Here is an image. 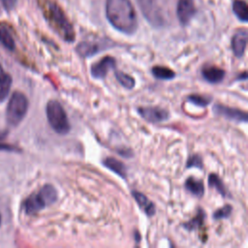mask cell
Segmentation results:
<instances>
[{
  "mask_svg": "<svg viewBox=\"0 0 248 248\" xmlns=\"http://www.w3.org/2000/svg\"><path fill=\"white\" fill-rule=\"evenodd\" d=\"M106 15L110 24L118 31L131 35L138 28V18L130 0H108Z\"/></svg>",
  "mask_w": 248,
  "mask_h": 248,
  "instance_id": "6da1fadb",
  "label": "cell"
},
{
  "mask_svg": "<svg viewBox=\"0 0 248 248\" xmlns=\"http://www.w3.org/2000/svg\"><path fill=\"white\" fill-rule=\"evenodd\" d=\"M49 25L66 42L75 41V30L62 9L52 0H38Z\"/></svg>",
  "mask_w": 248,
  "mask_h": 248,
  "instance_id": "7a4b0ae2",
  "label": "cell"
},
{
  "mask_svg": "<svg viewBox=\"0 0 248 248\" xmlns=\"http://www.w3.org/2000/svg\"><path fill=\"white\" fill-rule=\"evenodd\" d=\"M57 197L56 189L51 184H46L38 192L31 194L24 201L23 209L26 214H36L45 207L54 203Z\"/></svg>",
  "mask_w": 248,
  "mask_h": 248,
  "instance_id": "3957f363",
  "label": "cell"
},
{
  "mask_svg": "<svg viewBox=\"0 0 248 248\" xmlns=\"http://www.w3.org/2000/svg\"><path fill=\"white\" fill-rule=\"evenodd\" d=\"M46 113L50 127L60 135H66L70 131V123L62 105L56 100H50L46 104Z\"/></svg>",
  "mask_w": 248,
  "mask_h": 248,
  "instance_id": "277c9868",
  "label": "cell"
},
{
  "mask_svg": "<svg viewBox=\"0 0 248 248\" xmlns=\"http://www.w3.org/2000/svg\"><path fill=\"white\" fill-rule=\"evenodd\" d=\"M28 109V100L26 96L21 92H15L6 109L7 122L12 126L18 125L24 118Z\"/></svg>",
  "mask_w": 248,
  "mask_h": 248,
  "instance_id": "5b68a950",
  "label": "cell"
},
{
  "mask_svg": "<svg viewBox=\"0 0 248 248\" xmlns=\"http://www.w3.org/2000/svg\"><path fill=\"white\" fill-rule=\"evenodd\" d=\"M109 47V41H84L77 46V52L82 57H90Z\"/></svg>",
  "mask_w": 248,
  "mask_h": 248,
  "instance_id": "8992f818",
  "label": "cell"
},
{
  "mask_svg": "<svg viewBox=\"0 0 248 248\" xmlns=\"http://www.w3.org/2000/svg\"><path fill=\"white\" fill-rule=\"evenodd\" d=\"M138 111L144 120L150 123H160L170 117V112L159 107H140Z\"/></svg>",
  "mask_w": 248,
  "mask_h": 248,
  "instance_id": "52a82bcc",
  "label": "cell"
},
{
  "mask_svg": "<svg viewBox=\"0 0 248 248\" xmlns=\"http://www.w3.org/2000/svg\"><path fill=\"white\" fill-rule=\"evenodd\" d=\"M213 112L216 115L223 116L229 120L244 123L247 122V112L238 108H231L221 104H216L213 106Z\"/></svg>",
  "mask_w": 248,
  "mask_h": 248,
  "instance_id": "ba28073f",
  "label": "cell"
},
{
  "mask_svg": "<svg viewBox=\"0 0 248 248\" xmlns=\"http://www.w3.org/2000/svg\"><path fill=\"white\" fill-rule=\"evenodd\" d=\"M116 61L111 56H105L91 66V75L95 78H104L110 69H115Z\"/></svg>",
  "mask_w": 248,
  "mask_h": 248,
  "instance_id": "9c48e42d",
  "label": "cell"
},
{
  "mask_svg": "<svg viewBox=\"0 0 248 248\" xmlns=\"http://www.w3.org/2000/svg\"><path fill=\"white\" fill-rule=\"evenodd\" d=\"M196 14V8L193 0H178L176 7V15L179 22L186 25Z\"/></svg>",
  "mask_w": 248,
  "mask_h": 248,
  "instance_id": "30bf717a",
  "label": "cell"
},
{
  "mask_svg": "<svg viewBox=\"0 0 248 248\" xmlns=\"http://www.w3.org/2000/svg\"><path fill=\"white\" fill-rule=\"evenodd\" d=\"M247 45V30H238L232 38V49L236 57H241L244 54Z\"/></svg>",
  "mask_w": 248,
  "mask_h": 248,
  "instance_id": "8fae6325",
  "label": "cell"
},
{
  "mask_svg": "<svg viewBox=\"0 0 248 248\" xmlns=\"http://www.w3.org/2000/svg\"><path fill=\"white\" fill-rule=\"evenodd\" d=\"M202 75L206 81L214 84V83H218L224 79L226 72L217 66L206 65L202 68Z\"/></svg>",
  "mask_w": 248,
  "mask_h": 248,
  "instance_id": "7c38bea8",
  "label": "cell"
},
{
  "mask_svg": "<svg viewBox=\"0 0 248 248\" xmlns=\"http://www.w3.org/2000/svg\"><path fill=\"white\" fill-rule=\"evenodd\" d=\"M132 196L134 197L138 205L147 216L152 217L155 214V205L146 196L139 191H132Z\"/></svg>",
  "mask_w": 248,
  "mask_h": 248,
  "instance_id": "4fadbf2b",
  "label": "cell"
},
{
  "mask_svg": "<svg viewBox=\"0 0 248 248\" xmlns=\"http://www.w3.org/2000/svg\"><path fill=\"white\" fill-rule=\"evenodd\" d=\"M103 165L107 168L115 172L121 178L125 179L127 177V168L126 166L120 162L119 160L113 157H107L103 160Z\"/></svg>",
  "mask_w": 248,
  "mask_h": 248,
  "instance_id": "5bb4252c",
  "label": "cell"
},
{
  "mask_svg": "<svg viewBox=\"0 0 248 248\" xmlns=\"http://www.w3.org/2000/svg\"><path fill=\"white\" fill-rule=\"evenodd\" d=\"M12 85V77L3 69L0 64V103H2L9 95Z\"/></svg>",
  "mask_w": 248,
  "mask_h": 248,
  "instance_id": "9a60e30c",
  "label": "cell"
},
{
  "mask_svg": "<svg viewBox=\"0 0 248 248\" xmlns=\"http://www.w3.org/2000/svg\"><path fill=\"white\" fill-rule=\"evenodd\" d=\"M185 188L196 197H202L204 192L203 182L201 179H197L196 177L190 176L185 181Z\"/></svg>",
  "mask_w": 248,
  "mask_h": 248,
  "instance_id": "2e32d148",
  "label": "cell"
},
{
  "mask_svg": "<svg viewBox=\"0 0 248 248\" xmlns=\"http://www.w3.org/2000/svg\"><path fill=\"white\" fill-rule=\"evenodd\" d=\"M204 219H205V213L202 210V208H200L196 216L192 218L190 221L184 223L183 227L188 231L201 230L204 225Z\"/></svg>",
  "mask_w": 248,
  "mask_h": 248,
  "instance_id": "e0dca14e",
  "label": "cell"
},
{
  "mask_svg": "<svg viewBox=\"0 0 248 248\" xmlns=\"http://www.w3.org/2000/svg\"><path fill=\"white\" fill-rule=\"evenodd\" d=\"M0 44L9 50H14L16 45L10 29L6 25H0Z\"/></svg>",
  "mask_w": 248,
  "mask_h": 248,
  "instance_id": "ac0fdd59",
  "label": "cell"
},
{
  "mask_svg": "<svg viewBox=\"0 0 248 248\" xmlns=\"http://www.w3.org/2000/svg\"><path fill=\"white\" fill-rule=\"evenodd\" d=\"M232 11L239 20L243 22L247 21L248 9H247V4L244 0H234L232 2Z\"/></svg>",
  "mask_w": 248,
  "mask_h": 248,
  "instance_id": "d6986e66",
  "label": "cell"
},
{
  "mask_svg": "<svg viewBox=\"0 0 248 248\" xmlns=\"http://www.w3.org/2000/svg\"><path fill=\"white\" fill-rule=\"evenodd\" d=\"M152 75L159 79H172L175 77V73L165 66H154L151 70Z\"/></svg>",
  "mask_w": 248,
  "mask_h": 248,
  "instance_id": "ffe728a7",
  "label": "cell"
},
{
  "mask_svg": "<svg viewBox=\"0 0 248 248\" xmlns=\"http://www.w3.org/2000/svg\"><path fill=\"white\" fill-rule=\"evenodd\" d=\"M114 76H115V78L117 79V81L126 89L134 88L136 81L132 76H130L124 72H121L119 70H115Z\"/></svg>",
  "mask_w": 248,
  "mask_h": 248,
  "instance_id": "44dd1931",
  "label": "cell"
},
{
  "mask_svg": "<svg viewBox=\"0 0 248 248\" xmlns=\"http://www.w3.org/2000/svg\"><path fill=\"white\" fill-rule=\"evenodd\" d=\"M208 186L211 188H215L217 192H219L223 197L228 196L227 189L222 181V179L216 173H210L208 175Z\"/></svg>",
  "mask_w": 248,
  "mask_h": 248,
  "instance_id": "7402d4cb",
  "label": "cell"
},
{
  "mask_svg": "<svg viewBox=\"0 0 248 248\" xmlns=\"http://www.w3.org/2000/svg\"><path fill=\"white\" fill-rule=\"evenodd\" d=\"M187 100L198 107H206L211 102V97L200 94H192L187 97Z\"/></svg>",
  "mask_w": 248,
  "mask_h": 248,
  "instance_id": "603a6c76",
  "label": "cell"
},
{
  "mask_svg": "<svg viewBox=\"0 0 248 248\" xmlns=\"http://www.w3.org/2000/svg\"><path fill=\"white\" fill-rule=\"evenodd\" d=\"M232 211V207L230 204H225L224 206L218 208L217 210L214 211L213 213V218L215 220H219V219H225L231 216Z\"/></svg>",
  "mask_w": 248,
  "mask_h": 248,
  "instance_id": "cb8c5ba5",
  "label": "cell"
},
{
  "mask_svg": "<svg viewBox=\"0 0 248 248\" xmlns=\"http://www.w3.org/2000/svg\"><path fill=\"white\" fill-rule=\"evenodd\" d=\"M186 168H198V169H202V159L200 155L198 154H193L191 157H189L187 163H186Z\"/></svg>",
  "mask_w": 248,
  "mask_h": 248,
  "instance_id": "d4e9b609",
  "label": "cell"
},
{
  "mask_svg": "<svg viewBox=\"0 0 248 248\" xmlns=\"http://www.w3.org/2000/svg\"><path fill=\"white\" fill-rule=\"evenodd\" d=\"M14 149L15 148L13 146L9 145V144H2V143H0V150H9V151H11V150H14Z\"/></svg>",
  "mask_w": 248,
  "mask_h": 248,
  "instance_id": "484cf974",
  "label": "cell"
},
{
  "mask_svg": "<svg viewBox=\"0 0 248 248\" xmlns=\"http://www.w3.org/2000/svg\"><path fill=\"white\" fill-rule=\"evenodd\" d=\"M2 2H3L4 5L9 9V8H11V7L14 5L15 0H2Z\"/></svg>",
  "mask_w": 248,
  "mask_h": 248,
  "instance_id": "4316f807",
  "label": "cell"
},
{
  "mask_svg": "<svg viewBox=\"0 0 248 248\" xmlns=\"http://www.w3.org/2000/svg\"><path fill=\"white\" fill-rule=\"evenodd\" d=\"M1 222H2V217H1V213H0V226H1Z\"/></svg>",
  "mask_w": 248,
  "mask_h": 248,
  "instance_id": "83f0119b",
  "label": "cell"
}]
</instances>
